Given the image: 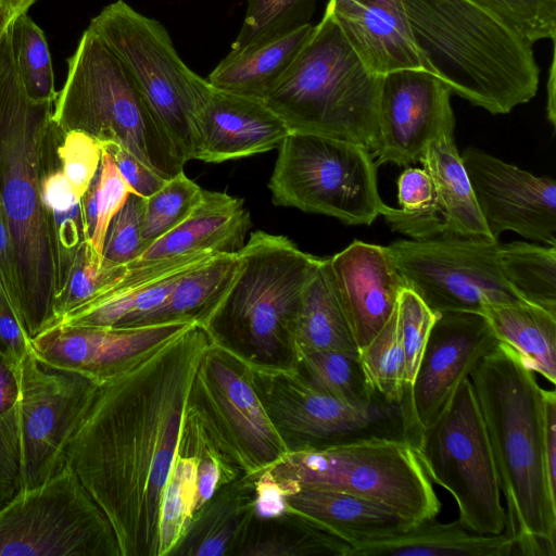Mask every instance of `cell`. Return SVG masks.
I'll use <instances>...</instances> for the list:
<instances>
[{
  "instance_id": "4dcf8cb0",
  "label": "cell",
  "mask_w": 556,
  "mask_h": 556,
  "mask_svg": "<svg viewBox=\"0 0 556 556\" xmlns=\"http://www.w3.org/2000/svg\"><path fill=\"white\" fill-rule=\"evenodd\" d=\"M313 27L308 24L245 53H228L210 73L207 81L219 90L265 100L287 73Z\"/></svg>"
},
{
  "instance_id": "44dd1931",
  "label": "cell",
  "mask_w": 556,
  "mask_h": 556,
  "mask_svg": "<svg viewBox=\"0 0 556 556\" xmlns=\"http://www.w3.org/2000/svg\"><path fill=\"white\" fill-rule=\"evenodd\" d=\"M328 261L340 304L361 350L390 319L405 285L388 247L355 240Z\"/></svg>"
},
{
  "instance_id": "bcb514c9",
  "label": "cell",
  "mask_w": 556,
  "mask_h": 556,
  "mask_svg": "<svg viewBox=\"0 0 556 556\" xmlns=\"http://www.w3.org/2000/svg\"><path fill=\"white\" fill-rule=\"evenodd\" d=\"M488 10L529 42L553 39L556 0H471Z\"/></svg>"
},
{
  "instance_id": "f907efd6",
  "label": "cell",
  "mask_w": 556,
  "mask_h": 556,
  "mask_svg": "<svg viewBox=\"0 0 556 556\" xmlns=\"http://www.w3.org/2000/svg\"><path fill=\"white\" fill-rule=\"evenodd\" d=\"M15 408L0 418V513L24 492Z\"/></svg>"
},
{
  "instance_id": "91938a15",
  "label": "cell",
  "mask_w": 556,
  "mask_h": 556,
  "mask_svg": "<svg viewBox=\"0 0 556 556\" xmlns=\"http://www.w3.org/2000/svg\"><path fill=\"white\" fill-rule=\"evenodd\" d=\"M11 20H9L1 11H0V36L3 33L5 26L9 24Z\"/></svg>"
},
{
  "instance_id": "cb8c5ba5",
  "label": "cell",
  "mask_w": 556,
  "mask_h": 556,
  "mask_svg": "<svg viewBox=\"0 0 556 556\" xmlns=\"http://www.w3.org/2000/svg\"><path fill=\"white\" fill-rule=\"evenodd\" d=\"M187 268L185 256L130 263L122 277L56 324L126 328L159 306Z\"/></svg>"
},
{
  "instance_id": "d590c367",
  "label": "cell",
  "mask_w": 556,
  "mask_h": 556,
  "mask_svg": "<svg viewBox=\"0 0 556 556\" xmlns=\"http://www.w3.org/2000/svg\"><path fill=\"white\" fill-rule=\"evenodd\" d=\"M296 368L313 387L349 404L367 405L382 400L372 391L358 352H312L298 359Z\"/></svg>"
},
{
  "instance_id": "e575fe53",
  "label": "cell",
  "mask_w": 556,
  "mask_h": 556,
  "mask_svg": "<svg viewBox=\"0 0 556 556\" xmlns=\"http://www.w3.org/2000/svg\"><path fill=\"white\" fill-rule=\"evenodd\" d=\"M502 273L527 303L556 314V247L523 241L500 244Z\"/></svg>"
},
{
  "instance_id": "f6af8a7d",
  "label": "cell",
  "mask_w": 556,
  "mask_h": 556,
  "mask_svg": "<svg viewBox=\"0 0 556 556\" xmlns=\"http://www.w3.org/2000/svg\"><path fill=\"white\" fill-rule=\"evenodd\" d=\"M144 198L130 193L112 218L102 249V264L127 265L140 258L147 250L143 241Z\"/></svg>"
},
{
  "instance_id": "8fae6325",
  "label": "cell",
  "mask_w": 556,
  "mask_h": 556,
  "mask_svg": "<svg viewBox=\"0 0 556 556\" xmlns=\"http://www.w3.org/2000/svg\"><path fill=\"white\" fill-rule=\"evenodd\" d=\"M278 150L268 181L275 205L332 216L348 225H370L384 212L377 164L366 148L292 131Z\"/></svg>"
},
{
  "instance_id": "681fc988",
  "label": "cell",
  "mask_w": 556,
  "mask_h": 556,
  "mask_svg": "<svg viewBox=\"0 0 556 556\" xmlns=\"http://www.w3.org/2000/svg\"><path fill=\"white\" fill-rule=\"evenodd\" d=\"M130 193L132 190L118 172L111 155L102 148L97 172V225L90 240L92 247L100 254H102L108 227Z\"/></svg>"
},
{
  "instance_id": "74e56055",
  "label": "cell",
  "mask_w": 556,
  "mask_h": 556,
  "mask_svg": "<svg viewBox=\"0 0 556 556\" xmlns=\"http://www.w3.org/2000/svg\"><path fill=\"white\" fill-rule=\"evenodd\" d=\"M316 0H248L247 13L229 53L239 54L311 24Z\"/></svg>"
},
{
  "instance_id": "5b68a950",
  "label": "cell",
  "mask_w": 556,
  "mask_h": 556,
  "mask_svg": "<svg viewBox=\"0 0 556 556\" xmlns=\"http://www.w3.org/2000/svg\"><path fill=\"white\" fill-rule=\"evenodd\" d=\"M233 280L201 325L210 338L257 366L294 367V328L319 260L286 236L262 230L237 252Z\"/></svg>"
},
{
  "instance_id": "6da1fadb",
  "label": "cell",
  "mask_w": 556,
  "mask_h": 556,
  "mask_svg": "<svg viewBox=\"0 0 556 556\" xmlns=\"http://www.w3.org/2000/svg\"><path fill=\"white\" fill-rule=\"evenodd\" d=\"M210 336L193 323L98 386L66 464L109 519L121 556H159L160 507Z\"/></svg>"
},
{
  "instance_id": "8d00e7d4",
  "label": "cell",
  "mask_w": 556,
  "mask_h": 556,
  "mask_svg": "<svg viewBox=\"0 0 556 556\" xmlns=\"http://www.w3.org/2000/svg\"><path fill=\"white\" fill-rule=\"evenodd\" d=\"M401 208L386 207L382 216L392 230L425 240L443 236L433 182L424 168L405 169L397 179Z\"/></svg>"
},
{
  "instance_id": "9a60e30c",
  "label": "cell",
  "mask_w": 556,
  "mask_h": 556,
  "mask_svg": "<svg viewBox=\"0 0 556 556\" xmlns=\"http://www.w3.org/2000/svg\"><path fill=\"white\" fill-rule=\"evenodd\" d=\"M406 288L434 313L483 315L488 303H520L500 263L498 241L435 237L388 245Z\"/></svg>"
},
{
  "instance_id": "11a10c76",
  "label": "cell",
  "mask_w": 556,
  "mask_h": 556,
  "mask_svg": "<svg viewBox=\"0 0 556 556\" xmlns=\"http://www.w3.org/2000/svg\"><path fill=\"white\" fill-rule=\"evenodd\" d=\"M0 282L16 313L20 303L17 262L10 226L0 203ZM18 314V313H17Z\"/></svg>"
},
{
  "instance_id": "484cf974",
  "label": "cell",
  "mask_w": 556,
  "mask_h": 556,
  "mask_svg": "<svg viewBox=\"0 0 556 556\" xmlns=\"http://www.w3.org/2000/svg\"><path fill=\"white\" fill-rule=\"evenodd\" d=\"M250 227V213L242 199L203 189L200 201L187 217L152 242L136 262L199 252L237 253L244 245Z\"/></svg>"
},
{
  "instance_id": "f35d334b",
  "label": "cell",
  "mask_w": 556,
  "mask_h": 556,
  "mask_svg": "<svg viewBox=\"0 0 556 556\" xmlns=\"http://www.w3.org/2000/svg\"><path fill=\"white\" fill-rule=\"evenodd\" d=\"M10 39L14 64L27 97L37 102H54L58 91L48 42L27 12L11 20Z\"/></svg>"
},
{
  "instance_id": "f546056e",
  "label": "cell",
  "mask_w": 556,
  "mask_h": 556,
  "mask_svg": "<svg viewBox=\"0 0 556 556\" xmlns=\"http://www.w3.org/2000/svg\"><path fill=\"white\" fill-rule=\"evenodd\" d=\"M64 135L65 132L55 125L41 180V201L52 247L58 293L66 280L78 250L88 241L80 198L73 192L56 154Z\"/></svg>"
},
{
  "instance_id": "4316f807",
  "label": "cell",
  "mask_w": 556,
  "mask_h": 556,
  "mask_svg": "<svg viewBox=\"0 0 556 556\" xmlns=\"http://www.w3.org/2000/svg\"><path fill=\"white\" fill-rule=\"evenodd\" d=\"M253 518V480L238 478L194 511L169 556L238 555Z\"/></svg>"
},
{
  "instance_id": "5bb4252c",
  "label": "cell",
  "mask_w": 556,
  "mask_h": 556,
  "mask_svg": "<svg viewBox=\"0 0 556 556\" xmlns=\"http://www.w3.org/2000/svg\"><path fill=\"white\" fill-rule=\"evenodd\" d=\"M0 556H121L105 514L67 465L0 513Z\"/></svg>"
},
{
  "instance_id": "680465c9",
  "label": "cell",
  "mask_w": 556,
  "mask_h": 556,
  "mask_svg": "<svg viewBox=\"0 0 556 556\" xmlns=\"http://www.w3.org/2000/svg\"><path fill=\"white\" fill-rule=\"evenodd\" d=\"M554 56L552 59L549 83L547 85L548 98H547V117L551 123L555 126L556 113H555V81H554Z\"/></svg>"
},
{
  "instance_id": "4fadbf2b",
  "label": "cell",
  "mask_w": 556,
  "mask_h": 556,
  "mask_svg": "<svg viewBox=\"0 0 556 556\" xmlns=\"http://www.w3.org/2000/svg\"><path fill=\"white\" fill-rule=\"evenodd\" d=\"M258 395L290 450L321 448L369 438L407 439L408 401L352 405L313 387L294 367L253 365Z\"/></svg>"
},
{
  "instance_id": "f1b7e54d",
  "label": "cell",
  "mask_w": 556,
  "mask_h": 556,
  "mask_svg": "<svg viewBox=\"0 0 556 556\" xmlns=\"http://www.w3.org/2000/svg\"><path fill=\"white\" fill-rule=\"evenodd\" d=\"M514 551L505 531L484 535L458 519L448 523L432 519L394 536L352 546L349 556H509Z\"/></svg>"
},
{
  "instance_id": "ab89813d",
  "label": "cell",
  "mask_w": 556,
  "mask_h": 556,
  "mask_svg": "<svg viewBox=\"0 0 556 556\" xmlns=\"http://www.w3.org/2000/svg\"><path fill=\"white\" fill-rule=\"evenodd\" d=\"M358 356L377 396L388 403H403L407 400L405 354L397 307L379 333L365 348L358 350Z\"/></svg>"
},
{
  "instance_id": "9f6ffc18",
  "label": "cell",
  "mask_w": 556,
  "mask_h": 556,
  "mask_svg": "<svg viewBox=\"0 0 556 556\" xmlns=\"http://www.w3.org/2000/svg\"><path fill=\"white\" fill-rule=\"evenodd\" d=\"M20 367L0 357V418L12 412L20 396Z\"/></svg>"
},
{
  "instance_id": "ee69618b",
  "label": "cell",
  "mask_w": 556,
  "mask_h": 556,
  "mask_svg": "<svg viewBox=\"0 0 556 556\" xmlns=\"http://www.w3.org/2000/svg\"><path fill=\"white\" fill-rule=\"evenodd\" d=\"M203 189L184 172L144 198L142 237L147 248L181 223L202 197Z\"/></svg>"
},
{
  "instance_id": "c3c4849f",
  "label": "cell",
  "mask_w": 556,
  "mask_h": 556,
  "mask_svg": "<svg viewBox=\"0 0 556 556\" xmlns=\"http://www.w3.org/2000/svg\"><path fill=\"white\" fill-rule=\"evenodd\" d=\"M102 144L80 130L65 132L56 154L61 168L76 197L80 198L97 174Z\"/></svg>"
},
{
  "instance_id": "52a82bcc",
  "label": "cell",
  "mask_w": 556,
  "mask_h": 556,
  "mask_svg": "<svg viewBox=\"0 0 556 556\" xmlns=\"http://www.w3.org/2000/svg\"><path fill=\"white\" fill-rule=\"evenodd\" d=\"M52 119L64 132L119 144L164 179L187 163L123 63L88 28L67 59Z\"/></svg>"
},
{
  "instance_id": "b9f144b4",
  "label": "cell",
  "mask_w": 556,
  "mask_h": 556,
  "mask_svg": "<svg viewBox=\"0 0 556 556\" xmlns=\"http://www.w3.org/2000/svg\"><path fill=\"white\" fill-rule=\"evenodd\" d=\"M198 457L177 454L163 491L159 523V556H169L195 510Z\"/></svg>"
},
{
  "instance_id": "d6a6232c",
  "label": "cell",
  "mask_w": 556,
  "mask_h": 556,
  "mask_svg": "<svg viewBox=\"0 0 556 556\" xmlns=\"http://www.w3.org/2000/svg\"><path fill=\"white\" fill-rule=\"evenodd\" d=\"M238 268L237 253L217 254L185 273L168 296L126 328L170 321L203 323L229 289Z\"/></svg>"
},
{
  "instance_id": "277c9868",
  "label": "cell",
  "mask_w": 556,
  "mask_h": 556,
  "mask_svg": "<svg viewBox=\"0 0 556 556\" xmlns=\"http://www.w3.org/2000/svg\"><path fill=\"white\" fill-rule=\"evenodd\" d=\"M415 43L452 93L492 114L539 86L532 43L471 0H401Z\"/></svg>"
},
{
  "instance_id": "ac0fdd59",
  "label": "cell",
  "mask_w": 556,
  "mask_h": 556,
  "mask_svg": "<svg viewBox=\"0 0 556 556\" xmlns=\"http://www.w3.org/2000/svg\"><path fill=\"white\" fill-rule=\"evenodd\" d=\"M451 94L440 78L426 71L402 70L382 76L371 152L377 166L415 163L432 139L454 131Z\"/></svg>"
},
{
  "instance_id": "db71d44e",
  "label": "cell",
  "mask_w": 556,
  "mask_h": 556,
  "mask_svg": "<svg viewBox=\"0 0 556 556\" xmlns=\"http://www.w3.org/2000/svg\"><path fill=\"white\" fill-rule=\"evenodd\" d=\"M254 518L270 520L287 511L286 491L279 481L265 469L253 480Z\"/></svg>"
},
{
  "instance_id": "7bdbcfd3",
  "label": "cell",
  "mask_w": 556,
  "mask_h": 556,
  "mask_svg": "<svg viewBox=\"0 0 556 556\" xmlns=\"http://www.w3.org/2000/svg\"><path fill=\"white\" fill-rule=\"evenodd\" d=\"M127 268L128 265L102 264V254L96 251L89 241H85L56 295L54 303L56 323L111 286L126 273Z\"/></svg>"
},
{
  "instance_id": "f5cc1de1",
  "label": "cell",
  "mask_w": 556,
  "mask_h": 556,
  "mask_svg": "<svg viewBox=\"0 0 556 556\" xmlns=\"http://www.w3.org/2000/svg\"><path fill=\"white\" fill-rule=\"evenodd\" d=\"M102 148L111 155L118 172L132 193L148 198L159 190L167 179L150 169L138 157L116 143H105Z\"/></svg>"
},
{
  "instance_id": "7a4b0ae2",
  "label": "cell",
  "mask_w": 556,
  "mask_h": 556,
  "mask_svg": "<svg viewBox=\"0 0 556 556\" xmlns=\"http://www.w3.org/2000/svg\"><path fill=\"white\" fill-rule=\"evenodd\" d=\"M469 379L506 502L505 532L518 554L555 556L556 494L545 463L544 389L516 351L501 341Z\"/></svg>"
},
{
  "instance_id": "30bf717a",
  "label": "cell",
  "mask_w": 556,
  "mask_h": 556,
  "mask_svg": "<svg viewBox=\"0 0 556 556\" xmlns=\"http://www.w3.org/2000/svg\"><path fill=\"white\" fill-rule=\"evenodd\" d=\"M87 28L123 63L185 160H194L198 116L212 85L184 63L163 24L117 0Z\"/></svg>"
},
{
  "instance_id": "2e32d148",
  "label": "cell",
  "mask_w": 556,
  "mask_h": 556,
  "mask_svg": "<svg viewBox=\"0 0 556 556\" xmlns=\"http://www.w3.org/2000/svg\"><path fill=\"white\" fill-rule=\"evenodd\" d=\"M18 376L15 415L21 465L24 489L31 490L65 466L67 444L99 384L78 372L42 365L33 351L22 362Z\"/></svg>"
},
{
  "instance_id": "d4e9b609",
  "label": "cell",
  "mask_w": 556,
  "mask_h": 556,
  "mask_svg": "<svg viewBox=\"0 0 556 556\" xmlns=\"http://www.w3.org/2000/svg\"><path fill=\"white\" fill-rule=\"evenodd\" d=\"M287 509L351 547L384 540L414 526L394 510L348 492L325 488H300L286 495Z\"/></svg>"
},
{
  "instance_id": "8992f818",
  "label": "cell",
  "mask_w": 556,
  "mask_h": 556,
  "mask_svg": "<svg viewBox=\"0 0 556 556\" xmlns=\"http://www.w3.org/2000/svg\"><path fill=\"white\" fill-rule=\"evenodd\" d=\"M382 76L367 71L325 10L287 73L264 100L290 132L321 135L374 150Z\"/></svg>"
},
{
  "instance_id": "603a6c76",
  "label": "cell",
  "mask_w": 556,
  "mask_h": 556,
  "mask_svg": "<svg viewBox=\"0 0 556 556\" xmlns=\"http://www.w3.org/2000/svg\"><path fill=\"white\" fill-rule=\"evenodd\" d=\"M326 10L371 74L402 70L433 74L415 43L401 0H329Z\"/></svg>"
},
{
  "instance_id": "6f0895ef",
  "label": "cell",
  "mask_w": 556,
  "mask_h": 556,
  "mask_svg": "<svg viewBox=\"0 0 556 556\" xmlns=\"http://www.w3.org/2000/svg\"><path fill=\"white\" fill-rule=\"evenodd\" d=\"M38 0H0V11L9 18L13 20L21 13H25Z\"/></svg>"
},
{
  "instance_id": "9c48e42d",
  "label": "cell",
  "mask_w": 556,
  "mask_h": 556,
  "mask_svg": "<svg viewBox=\"0 0 556 556\" xmlns=\"http://www.w3.org/2000/svg\"><path fill=\"white\" fill-rule=\"evenodd\" d=\"M186 412L242 479L254 480L291 451L258 395L252 364L213 339L198 364Z\"/></svg>"
},
{
  "instance_id": "816d5d0a",
  "label": "cell",
  "mask_w": 556,
  "mask_h": 556,
  "mask_svg": "<svg viewBox=\"0 0 556 556\" xmlns=\"http://www.w3.org/2000/svg\"><path fill=\"white\" fill-rule=\"evenodd\" d=\"M31 351L30 338L0 282V357L20 367Z\"/></svg>"
},
{
  "instance_id": "7c38bea8",
  "label": "cell",
  "mask_w": 556,
  "mask_h": 556,
  "mask_svg": "<svg viewBox=\"0 0 556 556\" xmlns=\"http://www.w3.org/2000/svg\"><path fill=\"white\" fill-rule=\"evenodd\" d=\"M413 444L430 481L454 497L458 520L467 529L484 535L505 531L497 470L469 377L441 414L416 433Z\"/></svg>"
},
{
  "instance_id": "e0dca14e",
  "label": "cell",
  "mask_w": 556,
  "mask_h": 556,
  "mask_svg": "<svg viewBox=\"0 0 556 556\" xmlns=\"http://www.w3.org/2000/svg\"><path fill=\"white\" fill-rule=\"evenodd\" d=\"M476 202L494 240L510 230L556 247V182L476 148L460 154Z\"/></svg>"
},
{
  "instance_id": "1f68e13d",
  "label": "cell",
  "mask_w": 556,
  "mask_h": 556,
  "mask_svg": "<svg viewBox=\"0 0 556 556\" xmlns=\"http://www.w3.org/2000/svg\"><path fill=\"white\" fill-rule=\"evenodd\" d=\"M483 315L498 341L513 348L523 364L556 382V314L527 302L488 303Z\"/></svg>"
},
{
  "instance_id": "3957f363",
  "label": "cell",
  "mask_w": 556,
  "mask_h": 556,
  "mask_svg": "<svg viewBox=\"0 0 556 556\" xmlns=\"http://www.w3.org/2000/svg\"><path fill=\"white\" fill-rule=\"evenodd\" d=\"M10 22L0 36V203L16 254L17 313L33 339L56 323L55 266L41 201L55 123L53 101L37 102L25 92L12 55Z\"/></svg>"
},
{
  "instance_id": "ffe728a7",
  "label": "cell",
  "mask_w": 556,
  "mask_h": 556,
  "mask_svg": "<svg viewBox=\"0 0 556 556\" xmlns=\"http://www.w3.org/2000/svg\"><path fill=\"white\" fill-rule=\"evenodd\" d=\"M191 324L170 321L132 328L56 324L30 343L42 365L78 372L100 384Z\"/></svg>"
},
{
  "instance_id": "7dc6e473",
  "label": "cell",
  "mask_w": 556,
  "mask_h": 556,
  "mask_svg": "<svg viewBox=\"0 0 556 556\" xmlns=\"http://www.w3.org/2000/svg\"><path fill=\"white\" fill-rule=\"evenodd\" d=\"M396 307L405 354V381L409 389L437 314L413 290L406 287L399 295Z\"/></svg>"
},
{
  "instance_id": "d6986e66",
  "label": "cell",
  "mask_w": 556,
  "mask_h": 556,
  "mask_svg": "<svg viewBox=\"0 0 556 556\" xmlns=\"http://www.w3.org/2000/svg\"><path fill=\"white\" fill-rule=\"evenodd\" d=\"M498 342L482 314H437L407 393L415 435L441 414L460 382Z\"/></svg>"
},
{
  "instance_id": "83f0119b",
  "label": "cell",
  "mask_w": 556,
  "mask_h": 556,
  "mask_svg": "<svg viewBox=\"0 0 556 556\" xmlns=\"http://www.w3.org/2000/svg\"><path fill=\"white\" fill-rule=\"evenodd\" d=\"M419 162L429 174L443 220V236L494 240L481 216L454 140V131L432 139ZM497 241V240H494Z\"/></svg>"
},
{
  "instance_id": "7402d4cb",
  "label": "cell",
  "mask_w": 556,
  "mask_h": 556,
  "mask_svg": "<svg viewBox=\"0 0 556 556\" xmlns=\"http://www.w3.org/2000/svg\"><path fill=\"white\" fill-rule=\"evenodd\" d=\"M289 134L264 100L212 86L198 116L195 160L220 163L268 152Z\"/></svg>"
},
{
  "instance_id": "836d02e7",
  "label": "cell",
  "mask_w": 556,
  "mask_h": 556,
  "mask_svg": "<svg viewBox=\"0 0 556 556\" xmlns=\"http://www.w3.org/2000/svg\"><path fill=\"white\" fill-rule=\"evenodd\" d=\"M296 362L318 351L358 352L336 292L328 258H320L303 294L294 328Z\"/></svg>"
},
{
  "instance_id": "60d3db41",
  "label": "cell",
  "mask_w": 556,
  "mask_h": 556,
  "mask_svg": "<svg viewBox=\"0 0 556 556\" xmlns=\"http://www.w3.org/2000/svg\"><path fill=\"white\" fill-rule=\"evenodd\" d=\"M287 528L248 539L238 555L349 556L351 546L287 509Z\"/></svg>"
},
{
  "instance_id": "ba28073f",
  "label": "cell",
  "mask_w": 556,
  "mask_h": 556,
  "mask_svg": "<svg viewBox=\"0 0 556 556\" xmlns=\"http://www.w3.org/2000/svg\"><path fill=\"white\" fill-rule=\"evenodd\" d=\"M269 469L287 495L305 486L339 490L383 505L414 527L434 519L441 509L407 439L369 438L291 450Z\"/></svg>"
}]
</instances>
